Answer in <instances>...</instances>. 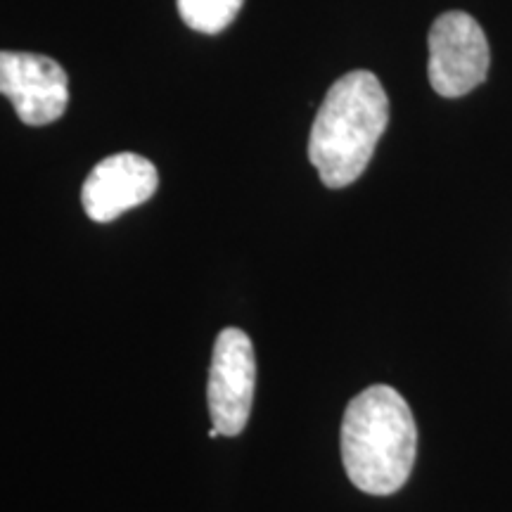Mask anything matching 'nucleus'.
Instances as JSON below:
<instances>
[{"mask_svg": "<svg viewBox=\"0 0 512 512\" xmlns=\"http://www.w3.org/2000/svg\"><path fill=\"white\" fill-rule=\"evenodd\" d=\"M415 453L418 427L396 389L373 384L351 399L342 420V460L356 489L370 496L396 494L411 477Z\"/></svg>", "mask_w": 512, "mask_h": 512, "instance_id": "obj_1", "label": "nucleus"}, {"mask_svg": "<svg viewBox=\"0 0 512 512\" xmlns=\"http://www.w3.org/2000/svg\"><path fill=\"white\" fill-rule=\"evenodd\" d=\"M389 124V100L375 74L349 72L330 86L313 119L309 159L328 188L363 176Z\"/></svg>", "mask_w": 512, "mask_h": 512, "instance_id": "obj_2", "label": "nucleus"}, {"mask_svg": "<svg viewBox=\"0 0 512 512\" xmlns=\"http://www.w3.org/2000/svg\"><path fill=\"white\" fill-rule=\"evenodd\" d=\"M427 74L441 98H463L486 81L491 64L484 29L467 12L453 10L434 19Z\"/></svg>", "mask_w": 512, "mask_h": 512, "instance_id": "obj_3", "label": "nucleus"}, {"mask_svg": "<svg viewBox=\"0 0 512 512\" xmlns=\"http://www.w3.org/2000/svg\"><path fill=\"white\" fill-rule=\"evenodd\" d=\"M256 389V356L252 339L240 328L216 337L211 356L207 403L211 422L221 437H238L247 427Z\"/></svg>", "mask_w": 512, "mask_h": 512, "instance_id": "obj_4", "label": "nucleus"}, {"mask_svg": "<svg viewBox=\"0 0 512 512\" xmlns=\"http://www.w3.org/2000/svg\"><path fill=\"white\" fill-rule=\"evenodd\" d=\"M0 95L29 126L53 124L69 105L67 72L53 57L0 50Z\"/></svg>", "mask_w": 512, "mask_h": 512, "instance_id": "obj_5", "label": "nucleus"}, {"mask_svg": "<svg viewBox=\"0 0 512 512\" xmlns=\"http://www.w3.org/2000/svg\"><path fill=\"white\" fill-rule=\"evenodd\" d=\"M157 185L159 176L150 159L119 152L93 166L81 190L83 209L95 223H110L150 200Z\"/></svg>", "mask_w": 512, "mask_h": 512, "instance_id": "obj_6", "label": "nucleus"}, {"mask_svg": "<svg viewBox=\"0 0 512 512\" xmlns=\"http://www.w3.org/2000/svg\"><path fill=\"white\" fill-rule=\"evenodd\" d=\"M181 19L200 34H221L238 17L245 0H176Z\"/></svg>", "mask_w": 512, "mask_h": 512, "instance_id": "obj_7", "label": "nucleus"}]
</instances>
